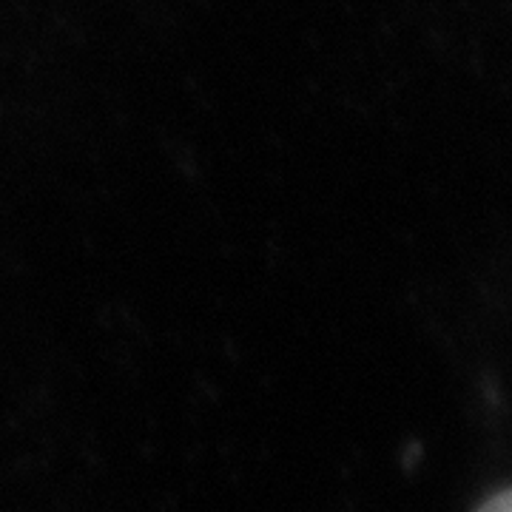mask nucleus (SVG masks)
<instances>
[{
    "mask_svg": "<svg viewBox=\"0 0 512 512\" xmlns=\"http://www.w3.org/2000/svg\"><path fill=\"white\" fill-rule=\"evenodd\" d=\"M478 512H512V487L490 495V498L478 507Z\"/></svg>",
    "mask_w": 512,
    "mask_h": 512,
    "instance_id": "obj_1",
    "label": "nucleus"
}]
</instances>
